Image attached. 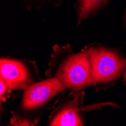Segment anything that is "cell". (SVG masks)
Segmentation results:
<instances>
[{
	"mask_svg": "<svg viewBox=\"0 0 126 126\" xmlns=\"http://www.w3.org/2000/svg\"><path fill=\"white\" fill-rule=\"evenodd\" d=\"M94 83H107L119 78L126 67V58L104 48H91L86 51Z\"/></svg>",
	"mask_w": 126,
	"mask_h": 126,
	"instance_id": "6da1fadb",
	"label": "cell"
},
{
	"mask_svg": "<svg viewBox=\"0 0 126 126\" xmlns=\"http://www.w3.org/2000/svg\"><path fill=\"white\" fill-rule=\"evenodd\" d=\"M64 88L80 90L94 83L87 52L68 58L61 66L57 76Z\"/></svg>",
	"mask_w": 126,
	"mask_h": 126,
	"instance_id": "7a4b0ae2",
	"label": "cell"
},
{
	"mask_svg": "<svg viewBox=\"0 0 126 126\" xmlns=\"http://www.w3.org/2000/svg\"><path fill=\"white\" fill-rule=\"evenodd\" d=\"M64 88L63 85L57 77L29 85L22 99V107L26 110L41 107Z\"/></svg>",
	"mask_w": 126,
	"mask_h": 126,
	"instance_id": "3957f363",
	"label": "cell"
},
{
	"mask_svg": "<svg viewBox=\"0 0 126 126\" xmlns=\"http://www.w3.org/2000/svg\"><path fill=\"white\" fill-rule=\"evenodd\" d=\"M0 74L10 90L27 88L32 82L26 66L16 60L2 58Z\"/></svg>",
	"mask_w": 126,
	"mask_h": 126,
	"instance_id": "277c9868",
	"label": "cell"
},
{
	"mask_svg": "<svg viewBox=\"0 0 126 126\" xmlns=\"http://www.w3.org/2000/svg\"><path fill=\"white\" fill-rule=\"evenodd\" d=\"M50 125L53 126H80L83 125L75 107L68 106L62 109L54 117Z\"/></svg>",
	"mask_w": 126,
	"mask_h": 126,
	"instance_id": "5b68a950",
	"label": "cell"
},
{
	"mask_svg": "<svg viewBox=\"0 0 126 126\" xmlns=\"http://www.w3.org/2000/svg\"><path fill=\"white\" fill-rule=\"evenodd\" d=\"M109 0H78V22L88 17Z\"/></svg>",
	"mask_w": 126,
	"mask_h": 126,
	"instance_id": "8992f818",
	"label": "cell"
},
{
	"mask_svg": "<svg viewBox=\"0 0 126 126\" xmlns=\"http://www.w3.org/2000/svg\"><path fill=\"white\" fill-rule=\"evenodd\" d=\"M0 95H1V100H3V97L4 95L6 94V93L8 92V91L10 90V88H8V85L6 84V82L4 81L3 79H0Z\"/></svg>",
	"mask_w": 126,
	"mask_h": 126,
	"instance_id": "52a82bcc",
	"label": "cell"
},
{
	"mask_svg": "<svg viewBox=\"0 0 126 126\" xmlns=\"http://www.w3.org/2000/svg\"><path fill=\"white\" fill-rule=\"evenodd\" d=\"M125 22L126 23V13H125Z\"/></svg>",
	"mask_w": 126,
	"mask_h": 126,
	"instance_id": "ba28073f",
	"label": "cell"
},
{
	"mask_svg": "<svg viewBox=\"0 0 126 126\" xmlns=\"http://www.w3.org/2000/svg\"><path fill=\"white\" fill-rule=\"evenodd\" d=\"M125 79H126V73H125Z\"/></svg>",
	"mask_w": 126,
	"mask_h": 126,
	"instance_id": "9c48e42d",
	"label": "cell"
}]
</instances>
